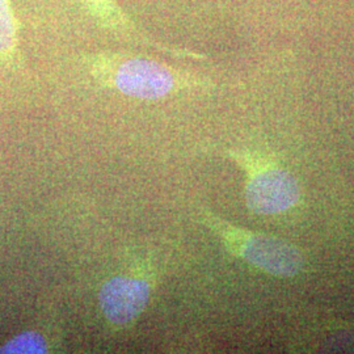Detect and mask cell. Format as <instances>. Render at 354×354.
Wrapping results in <instances>:
<instances>
[{
    "mask_svg": "<svg viewBox=\"0 0 354 354\" xmlns=\"http://www.w3.org/2000/svg\"><path fill=\"white\" fill-rule=\"evenodd\" d=\"M82 62L102 87L138 100H162L209 86L206 80L185 70L122 51L87 53Z\"/></svg>",
    "mask_w": 354,
    "mask_h": 354,
    "instance_id": "obj_1",
    "label": "cell"
},
{
    "mask_svg": "<svg viewBox=\"0 0 354 354\" xmlns=\"http://www.w3.org/2000/svg\"><path fill=\"white\" fill-rule=\"evenodd\" d=\"M219 153L244 175V201L250 213L281 216L304 203L299 180L274 152L260 147H223Z\"/></svg>",
    "mask_w": 354,
    "mask_h": 354,
    "instance_id": "obj_2",
    "label": "cell"
},
{
    "mask_svg": "<svg viewBox=\"0 0 354 354\" xmlns=\"http://www.w3.org/2000/svg\"><path fill=\"white\" fill-rule=\"evenodd\" d=\"M197 218L230 254L264 274L294 279L306 270V253L290 241L235 225L205 207L198 210Z\"/></svg>",
    "mask_w": 354,
    "mask_h": 354,
    "instance_id": "obj_3",
    "label": "cell"
},
{
    "mask_svg": "<svg viewBox=\"0 0 354 354\" xmlns=\"http://www.w3.org/2000/svg\"><path fill=\"white\" fill-rule=\"evenodd\" d=\"M153 272L150 266H136L106 279L99 290L102 317L112 328H130L150 304Z\"/></svg>",
    "mask_w": 354,
    "mask_h": 354,
    "instance_id": "obj_4",
    "label": "cell"
},
{
    "mask_svg": "<svg viewBox=\"0 0 354 354\" xmlns=\"http://www.w3.org/2000/svg\"><path fill=\"white\" fill-rule=\"evenodd\" d=\"M77 1L88 12L89 16L93 19V21L97 23V26L115 37L127 39L129 42L155 49L172 57L203 59V55L200 54L165 45L163 42L149 36L121 8V6L115 3V0H77Z\"/></svg>",
    "mask_w": 354,
    "mask_h": 354,
    "instance_id": "obj_5",
    "label": "cell"
},
{
    "mask_svg": "<svg viewBox=\"0 0 354 354\" xmlns=\"http://www.w3.org/2000/svg\"><path fill=\"white\" fill-rule=\"evenodd\" d=\"M290 348L304 353H354V323L345 320L323 322L306 329Z\"/></svg>",
    "mask_w": 354,
    "mask_h": 354,
    "instance_id": "obj_6",
    "label": "cell"
},
{
    "mask_svg": "<svg viewBox=\"0 0 354 354\" xmlns=\"http://www.w3.org/2000/svg\"><path fill=\"white\" fill-rule=\"evenodd\" d=\"M19 53V21L11 0H0V61L12 64Z\"/></svg>",
    "mask_w": 354,
    "mask_h": 354,
    "instance_id": "obj_7",
    "label": "cell"
},
{
    "mask_svg": "<svg viewBox=\"0 0 354 354\" xmlns=\"http://www.w3.org/2000/svg\"><path fill=\"white\" fill-rule=\"evenodd\" d=\"M50 351L49 340L38 332H26L7 342L0 353H48Z\"/></svg>",
    "mask_w": 354,
    "mask_h": 354,
    "instance_id": "obj_8",
    "label": "cell"
}]
</instances>
